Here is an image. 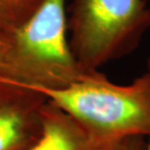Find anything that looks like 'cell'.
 <instances>
[{
	"instance_id": "1",
	"label": "cell",
	"mask_w": 150,
	"mask_h": 150,
	"mask_svg": "<svg viewBox=\"0 0 150 150\" xmlns=\"http://www.w3.org/2000/svg\"><path fill=\"white\" fill-rule=\"evenodd\" d=\"M28 87L71 117L103 149L150 133V75L146 71L129 85L113 83L96 70L64 88Z\"/></svg>"
},
{
	"instance_id": "2",
	"label": "cell",
	"mask_w": 150,
	"mask_h": 150,
	"mask_svg": "<svg viewBox=\"0 0 150 150\" xmlns=\"http://www.w3.org/2000/svg\"><path fill=\"white\" fill-rule=\"evenodd\" d=\"M11 39L4 79L36 88L61 89L91 72L80 67L71 51L65 0H45Z\"/></svg>"
},
{
	"instance_id": "3",
	"label": "cell",
	"mask_w": 150,
	"mask_h": 150,
	"mask_svg": "<svg viewBox=\"0 0 150 150\" xmlns=\"http://www.w3.org/2000/svg\"><path fill=\"white\" fill-rule=\"evenodd\" d=\"M71 51L86 71L134 52L150 29L146 0H72Z\"/></svg>"
},
{
	"instance_id": "4",
	"label": "cell",
	"mask_w": 150,
	"mask_h": 150,
	"mask_svg": "<svg viewBox=\"0 0 150 150\" xmlns=\"http://www.w3.org/2000/svg\"><path fill=\"white\" fill-rule=\"evenodd\" d=\"M47 101L36 90L0 78V150H25L40 139Z\"/></svg>"
},
{
	"instance_id": "5",
	"label": "cell",
	"mask_w": 150,
	"mask_h": 150,
	"mask_svg": "<svg viewBox=\"0 0 150 150\" xmlns=\"http://www.w3.org/2000/svg\"><path fill=\"white\" fill-rule=\"evenodd\" d=\"M25 150H108L95 144L74 120L49 100L43 111V132Z\"/></svg>"
},
{
	"instance_id": "6",
	"label": "cell",
	"mask_w": 150,
	"mask_h": 150,
	"mask_svg": "<svg viewBox=\"0 0 150 150\" xmlns=\"http://www.w3.org/2000/svg\"><path fill=\"white\" fill-rule=\"evenodd\" d=\"M45 0H0V29L12 35L25 25Z\"/></svg>"
},
{
	"instance_id": "7",
	"label": "cell",
	"mask_w": 150,
	"mask_h": 150,
	"mask_svg": "<svg viewBox=\"0 0 150 150\" xmlns=\"http://www.w3.org/2000/svg\"><path fill=\"white\" fill-rule=\"evenodd\" d=\"M11 46V35L0 29V78L7 76Z\"/></svg>"
},
{
	"instance_id": "8",
	"label": "cell",
	"mask_w": 150,
	"mask_h": 150,
	"mask_svg": "<svg viewBox=\"0 0 150 150\" xmlns=\"http://www.w3.org/2000/svg\"><path fill=\"white\" fill-rule=\"evenodd\" d=\"M108 150H146L145 137L137 136L123 139Z\"/></svg>"
},
{
	"instance_id": "9",
	"label": "cell",
	"mask_w": 150,
	"mask_h": 150,
	"mask_svg": "<svg viewBox=\"0 0 150 150\" xmlns=\"http://www.w3.org/2000/svg\"><path fill=\"white\" fill-rule=\"evenodd\" d=\"M146 72L150 75V56L146 62ZM146 150H150V133L148 134V142H146Z\"/></svg>"
},
{
	"instance_id": "10",
	"label": "cell",
	"mask_w": 150,
	"mask_h": 150,
	"mask_svg": "<svg viewBox=\"0 0 150 150\" xmlns=\"http://www.w3.org/2000/svg\"><path fill=\"white\" fill-rule=\"evenodd\" d=\"M146 1L148 2V4H149V6H150V0H146Z\"/></svg>"
}]
</instances>
